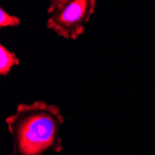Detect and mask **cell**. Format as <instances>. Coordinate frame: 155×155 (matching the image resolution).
Returning <instances> with one entry per match:
<instances>
[{
  "instance_id": "cell-1",
  "label": "cell",
  "mask_w": 155,
  "mask_h": 155,
  "mask_svg": "<svg viewBox=\"0 0 155 155\" xmlns=\"http://www.w3.org/2000/svg\"><path fill=\"white\" fill-rule=\"evenodd\" d=\"M12 141V155H43L63 150L60 136L64 122L60 109L45 101L21 103L6 119Z\"/></svg>"
},
{
  "instance_id": "cell-2",
  "label": "cell",
  "mask_w": 155,
  "mask_h": 155,
  "mask_svg": "<svg viewBox=\"0 0 155 155\" xmlns=\"http://www.w3.org/2000/svg\"><path fill=\"white\" fill-rule=\"evenodd\" d=\"M96 5L95 0H52L47 10V28L65 39L75 40L83 35Z\"/></svg>"
},
{
  "instance_id": "cell-3",
  "label": "cell",
  "mask_w": 155,
  "mask_h": 155,
  "mask_svg": "<svg viewBox=\"0 0 155 155\" xmlns=\"http://www.w3.org/2000/svg\"><path fill=\"white\" fill-rule=\"evenodd\" d=\"M20 64L16 54L7 49L3 45H0V75L7 76L13 66Z\"/></svg>"
},
{
  "instance_id": "cell-4",
  "label": "cell",
  "mask_w": 155,
  "mask_h": 155,
  "mask_svg": "<svg viewBox=\"0 0 155 155\" xmlns=\"http://www.w3.org/2000/svg\"><path fill=\"white\" fill-rule=\"evenodd\" d=\"M21 20L16 17L8 14L3 8H0V27H17L20 25Z\"/></svg>"
}]
</instances>
